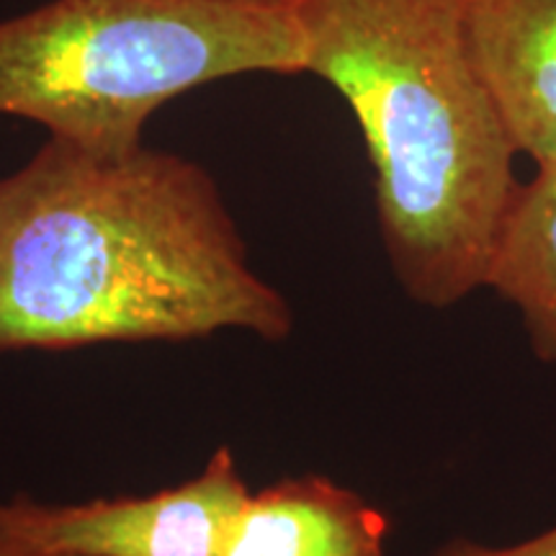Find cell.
<instances>
[{
	"mask_svg": "<svg viewBox=\"0 0 556 556\" xmlns=\"http://www.w3.org/2000/svg\"><path fill=\"white\" fill-rule=\"evenodd\" d=\"M281 343L287 296L204 165L168 150L90 152L50 137L0 178V353L197 340Z\"/></svg>",
	"mask_w": 556,
	"mask_h": 556,
	"instance_id": "6da1fadb",
	"label": "cell"
},
{
	"mask_svg": "<svg viewBox=\"0 0 556 556\" xmlns=\"http://www.w3.org/2000/svg\"><path fill=\"white\" fill-rule=\"evenodd\" d=\"M304 73L356 116L405 294L446 309L486 287L518 150L471 54L467 0H307Z\"/></svg>",
	"mask_w": 556,
	"mask_h": 556,
	"instance_id": "7a4b0ae2",
	"label": "cell"
},
{
	"mask_svg": "<svg viewBox=\"0 0 556 556\" xmlns=\"http://www.w3.org/2000/svg\"><path fill=\"white\" fill-rule=\"evenodd\" d=\"M304 62L307 0H47L0 21V114L124 155L178 96Z\"/></svg>",
	"mask_w": 556,
	"mask_h": 556,
	"instance_id": "3957f363",
	"label": "cell"
},
{
	"mask_svg": "<svg viewBox=\"0 0 556 556\" xmlns=\"http://www.w3.org/2000/svg\"><path fill=\"white\" fill-rule=\"evenodd\" d=\"M248 497L232 451L219 448L201 475L155 495L78 505L5 500L0 536L67 556H219Z\"/></svg>",
	"mask_w": 556,
	"mask_h": 556,
	"instance_id": "277c9868",
	"label": "cell"
},
{
	"mask_svg": "<svg viewBox=\"0 0 556 556\" xmlns=\"http://www.w3.org/2000/svg\"><path fill=\"white\" fill-rule=\"evenodd\" d=\"M467 31L516 150L556 165V0H467Z\"/></svg>",
	"mask_w": 556,
	"mask_h": 556,
	"instance_id": "5b68a950",
	"label": "cell"
},
{
	"mask_svg": "<svg viewBox=\"0 0 556 556\" xmlns=\"http://www.w3.org/2000/svg\"><path fill=\"white\" fill-rule=\"evenodd\" d=\"M389 518L328 477H287L250 492L219 556H387Z\"/></svg>",
	"mask_w": 556,
	"mask_h": 556,
	"instance_id": "8992f818",
	"label": "cell"
},
{
	"mask_svg": "<svg viewBox=\"0 0 556 556\" xmlns=\"http://www.w3.org/2000/svg\"><path fill=\"white\" fill-rule=\"evenodd\" d=\"M486 287L516 304L533 356L556 364V165L520 184L492 253Z\"/></svg>",
	"mask_w": 556,
	"mask_h": 556,
	"instance_id": "52a82bcc",
	"label": "cell"
},
{
	"mask_svg": "<svg viewBox=\"0 0 556 556\" xmlns=\"http://www.w3.org/2000/svg\"><path fill=\"white\" fill-rule=\"evenodd\" d=\"M435 556H556V528L516 546H484L469 539H451Z\"/></svg>",
	"mask_w": 556,
	"mask_h": 556,
	"instance_id": "ba28073f",
	"label": "cell"
},
{
	"mask_svg": "<svg viewBox=\"0 0 556 556\" xmlns=\"http://www.w3.org/2000/svg\"><path fill=\"white\" fill-rule=\"evenodd\" d=\"M0 556H67V554H52V552H41V548L18 544V541L0 536Z\"/></svg>",
	"mask_w": 556,
	"mask_h": 556,
	"instance_id": "9c48e42d",
	"label": "cell"
}]
</instances>
